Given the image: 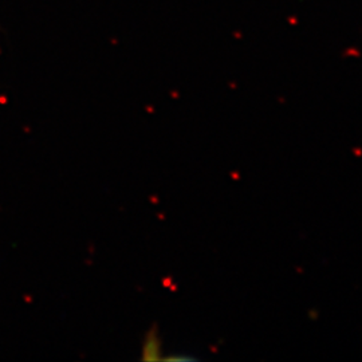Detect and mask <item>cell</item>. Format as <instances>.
Instances as JSON below:
<instances>
[{
  "label": "cell",
  "instance_id": "cell-2",
  "mask_svg": "<svg viewBox=\"0 0 362 362\" xmlns=\"http://www.w3.org/2000/svg\"><path fill=\"white\" fill-rule=\"evenodd\" d=\"M163 360L169 362L194 361V358L189 357V356H169V357H163Z\"/></svg>",
  "mask_w": 362,
  "mask_h": 362
},
{
  "label": "cell",
  "instance_id": "cell-1",
  "mask_svg": "<svg viewBox=\"0 0 362 362\" xmlns=\"http://www.w3.org/2000/svg\"><path fill=\"white\" fill-rule=\"evenodd\" d=\"M144 361H161L163 360V350H161V339L158 337V332L152 329L146 333L143 344Z\"/></svg>",
  "mask_w": 362,
  "mask_h": 362
}]
</instances>
